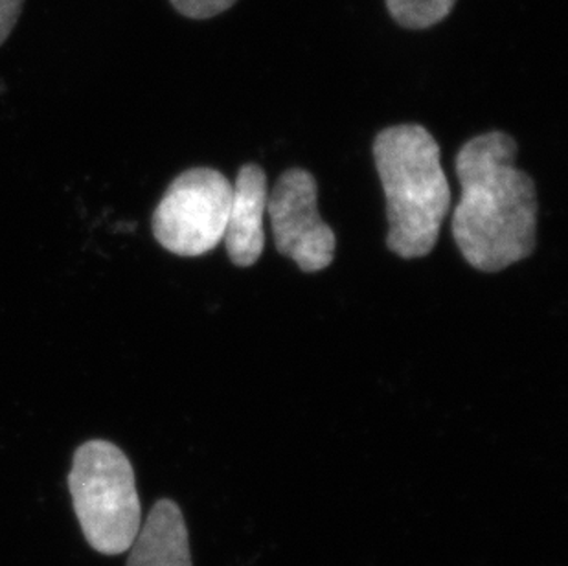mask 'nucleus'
Listing matches in <instances>:
<instances>
[{
    "label": "nucleus",
    "mask_w": 568,
    "mask_h": 566,
    "mask_svg": "<svg viewBox=\"0 0 568 566\" xmlns=\"http://www.w3.org/2000/svg\"><path fill=\"white\" fill-rule=\"evenodd\" d=\"M515 156V140L500 131L475 137L456 155L462 198L453 235L462 256L483 273H499L536 249V184Z\"/></svg>",
    "instance_id": "obj_1"
},
{
    "label": "nucleus",
    "mask_w": 568,
    "mask_h": 566,
    "mask_svg": "<svg viewBox=\"0 0 568 566\" xmlns=\"http://www.w3.org/2000/svg\"><path fill=\"white\" fill-rule=\"evenodd\" d=\"M374 156L385 190L388 249L405 260L427 256L450 206L435 137L416 123L383 129Z\"/></svg>",
    "instance_id": "obj_2"
},
{
    "label": "nucleus",
    "mask_w": 568,
    "mask_h": 566,
    "mask_svg": "<svg viewBox=\"0 0 568 566\" xmlns=\"http://www.w3.org/2000/svg\"><path fill=\"white\" fill-rule=\"evenodd\" d=\"M69 489L87 543L105 556L128 552L142 518L133 465L124 451L103 439L81 445L70 469Z\"/></svg>",
    "instance_id": "obj_3"
},
{
    "label": "nucleus",
    "mask_w": 568,
    "mask_h": 566,
    "mask_svg": "<svg viewBox=\"0 0 568 566\" xmlns=\"http://www.w3.org/2000/svg\"><path fill=\"white\" fill-rule=\"evenodd\" d=\"M232 184L220 171L193 168L168 188L153 214V234L178 256H203L225 237Z\"/></svg>",
    "instance_id": "obj_4"
},
{
    "label": "nucleus",
    "mask_w": 568,
    "mask_h": 566,
    "mask_svg": "<svg viewBox=\"0 0 568 566\" xmlns=\"http://www.w3.org/2000/svg\"><path fill=\"white\" fill-rule=\"evenodd\" d=\"M265 214L271 218L274 243L282 256L291 257L304 273H318L332 265L337 240L318 215L316 182L310 171H285L268 193Z\"/></svg>",
    "instance_id": "obj_5"
},
{
    "label": "nucleus",
    "mask_w": 568,
    "mask_h": 566,
    "mask_svg": "<svg viewBox=\"0 0 568 566\" xmlns=\"http://www.w3.org/2000/svg\"><path fill=\"white\" fill-rule=\"evenodd\" d=\"M267 198L265 171L256 164L243 166L232 184L231 209L223 237L229 257L237 267H251L262 257Z\"/></svg>",
    "instance_id": "obj_6"
},
{
    "label": "nucleus",
    "mask_w": 568,
    "mask_h": 566,
    "mask_svg": "<svg viewBox=\"0 0 568 566\" xmlns=\"http://www.w3.org/2000/svg\"><path fill=\"white\" fill-rule=\"evenodd\" d=\"M128 566H192L189 528L173 501H159L140 524Z\"/></svg>",
    "instance_id": "obj_7"
},
{
    "label": "nucleus",
    "mask_w": 568,
    "mask_h": 566,
    "mask_svg": "<svg viewBox=\"0 0 568 566\" xmlns=\"http://www.w3.org/2000/svg\"><path fill=\"white\" fill-rule=\"evenodd\" d=\"M456 0H386L392 19L408 30H425L444 21Z\"/></svg>",
    "instance_id": "obj_8"
},
{
    "label": "nucleus",
    "mask_w": 568,
    "mask_h": 566,
    "mask_svg": "<svg viewBox=\"0 0 568 566\" xmlns=\"http://www.w3.org/2000/svg\"><path fill=\"white\" fill-rule=\"evenodd\" d=\"M170 2L181 16L203 21V19H212V17L221 16L223 11L231 10L237 0H170Z\"/></svg>",
    "instance_id": "obj_9"
},
{
    "label": "nucleus",
    "mask_w": 568,
    "mask_h": 566,
    "mask_svg": "<svg viewBox=\"0 0 568 566\" xmlns=\"http://www.w3.org/2000/svg\"><path fill=\"white\" fill-rule=\"evenodd\" d=\"M24 0H0V47L8 41L22 13Z\"/></svg>",
    "instance_id": "obj_10"
}]
</instances>
